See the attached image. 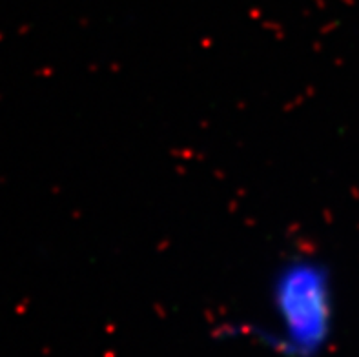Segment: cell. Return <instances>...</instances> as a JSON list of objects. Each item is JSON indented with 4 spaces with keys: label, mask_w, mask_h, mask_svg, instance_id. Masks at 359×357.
I'll use <instances>...</instances> for the list:
<instances>
[{
    "label": "cell",
    "mask_w": 359,
    "mask_h": 357,
    "mask_svg": "<svg viewBox=\"0 0 359 357\" xmlns=\"http://www.w3.org/2000/svg\"><path fill=\"white\" fill-rule=\"evenodd\" d=\"M266 307L263 344L281 357H319L336 328L332 270L318 255H290L273 270Z\"/></svg>",
    "instance_id": "1"
}]
</instances>
